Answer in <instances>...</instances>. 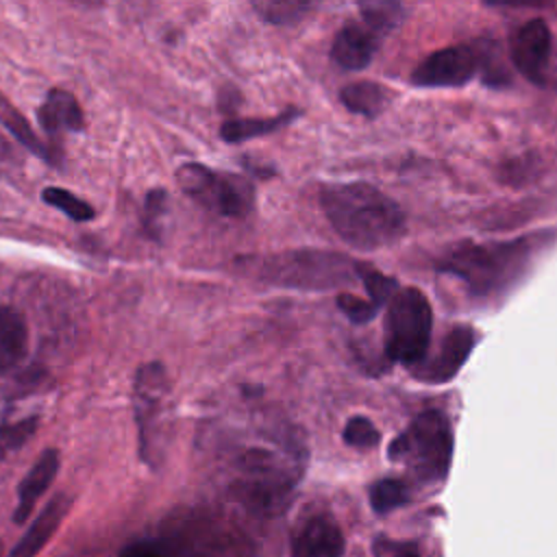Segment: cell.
<instances>
[{
    "label": "cell",
    "mask_w": 557,
    "mask_h": 557,
    "mask_svg": "<svg viewBox=\"0 0 557 557\" xmlns=\"http://www.w3.org/2000/svg\"><path fill=\"white\" fill-rule=\"evenodd\" d=\"M550 30L544 20L524 22L511 35V61L516 70L531 83L542 85L550 57Z\"/></svg>",
    "instance_id": "9"
},
{
    "label": "cell",
    "mask_w": 557,
    "mask_h": 557,
    "mask_svg": "<svg viewBox=\"0 0 557 557\" xmlns=\"http://www.w3.org/2000/svg\"><path fill=\"white\" fill-rule=\"evenodd\" d=\"M320 205L333 231L352 248L372 252L396 244L405 233V211L368 183H333L320 191Z\"/></svg>",
    "instance_id": "1"
},
{
    "label": "cell",
    "mask_w": 557,
    "mask_h": 557,
    "mask_svg": "<svg viewBox=\"0 0 557 557\" xmlns=\"http://www.w3.org/2000/svg\"><path fill=\"white\" fill-rule=\"evenodd\" d=\"M2 548H4V544H2V540H0V555H2Z\"/></svg>",
    "instance_id": "31"
},
{
    "label": "cell",
    "mask_w": 557,
    "mask_h": 557,
    "mask_svg": "<svg viewBox=\"0 0 557 557\" xmlns=\"http://www.w3.org/2000/svg\"><path fill=\"white\" fill-rule=\"evenodd\" d=\"M37 426H39L37 416H28L17 422H4L0 426V459L7 457L9 453L22 448L35 435Z\"/></svg>",
    "instance_id": "26"
},
{
    "label": "cell",
    "mask_w": 557,
    "mask_h": 557,
    "mask_svg": "<svg viewBox=\"0 0 557 557\" xmlns=\"http://www.w3.org/2000/svg\"><path fill=\"white\" fill-rule=\"evenodd\" d=\"M298 115V109H289V111H283L274 117H244V120H228L222 124L220 128V137L224 141H244V139H252V137H259V135H265V133H272L276 128H281L283 124H287L292 117Z\"/></svg>",
    "instance_id": "19"
},
{
    "label": "cell",
    "mask_w": 557,
    "mask_h": 557,
    "mask_svg": "<svg viewBox=\"0 0 557 557\" xmlns=\"http://www.w3.org/2000/svg\"><path fill=\"white\" fill-rule=\"evenodd\" d=\"M337 307L344 311V315L355 322V324H366L376 315V307L370 300H363L352 294H339L337 296Z\"/></svg>",
    "instance_id": "28"
},
{
    "label": "cell",
    "mask_w": 557,
    "mask_h": 557,
    "mask_svg": "<svg viewBox=\"0 0 557 557\" xmlns=\"http://www.w3.org/2000/svg\"><path fill=\"white\" fill-rule=\"evenodd\" d=\"M350 259L329 250H292L270 257L261 276L268 283L294 289H331L352 281Z\"/></svg>",
    "instance_id": "6"
},
{
    "label": "cell",
    "mask_w": 557,
    "mask_h": 557,
    "mask_svg": "<svg viewBox=\"0 0 557 557\" xmlns=\"http://www.w3.org/2000/svg\"><path fill=\"white\" fill-rule=\"evenodd\" d=\"M533 248L535 244L531 237L500 244H463L442 259L440 270L459 276L472 294L490 296L520 276Z\"/></svg>",
    "instance_id": "2"
},
{
    "label": "cell",
    "mask_w": 557,
    "mask_h": 557,
    "mask_svg": "<svg viewBox=\"0 0 557 557\" xmlns=\"http://www.w3.org/2000/svg\"><path fill=\"white\" fill-rule=\"evenodd\" d=\"M363 26L370 28L379 39L392 33L403 20H405V7L398 2H381V0H370L359 4Z\"/></svg>",
    "instance_id": "20"
},
{
    "label": "cell",
    "mask_w": 557,
    "mask_h": 557,
    "mask_svg": "<svg viewBox=\"0 0 557 557\" xmlns=\"http://www.w3.org/2000/svg\"><path fill=\"white\" fill-rule=\"evenodd\" d=\"M28 352V324L22 311L0 305V376L17 368Z\"/></svg>",
    "instance_id": "16"
},
{
    "label": "cell",
    "mask_w": 557,
    "mask_h": 557,
    "mask_svg": "<svg viewBox=\"0 0 557 557\" xmlns=\"http://www.w3.org/2000/svg\"><path fill=\"white\" fill-rule=\"evenodd\" d=\"M176 183L198 205L224 218H244L252 209V187L242 176L215 172L202 163H183L176 170Z\"/></svg>",
    "instance_id": "7"
},
{
    "label": "cell",
    "mask_w": 557,
    "mask_h": 557,
    "mask_svg": "<svg viewBox=\"0 0 557 557\" xmlns=\"http://www.w3.org/2000/svg\"><path fill=\"white\" fill-rule=\"evenodd\" d=\"M168 218V194L165 189H150L144 198L141 226L150 239H161Z\"/></svg>",
    "instance_id": "22"
},
{
    "label": "cell",
    "mask_w": 557,
    "mask_h": 557,
    "mask_svg": "<svg viewBox=\"0 0 557 557\" xmlns=\"http://www.w3.org/2000/svg\"><path fill=\"white\" fill-rule=\"evenodd\" d=\"M355 272L357 276L361 278L368 296H370V302L379 309L383 302H389V298L398 292V283L394 276H387L370 265H355Z\"/></svg>",
    "instance_id": "24"
},
{
    "label": "cell",
    "mask_w": 557,
    "mask_h": 557,
    "mask_svg": "<svg viewBox=\"0 0 557 557\" xmlns=\"http://www.w3.org/2000/svg\"><path fill=\"white\" fill-rule=\"evenodd\" d=\"M39 126L50 137H61L63 133H78L85 128V115L74 98V94L65 89H50L44 102L37 109Z\"/></svg>",
    "instance_id": "14"
},
{
    "label": "cell",
    "mask_w": 557,
    "mask_h": 557,
    "mask_svg": "<svg viewBox=\"0 0 557 557\" xmlns=\"http://www.w3.org/2000/svg\"><path fill=\"white\" fill-rule=\"evenodd\" d=\"M409 500V490L400 479H381L370 490V507L376 513L392 511Z\"/></svg>",
    "instance_id": "23"
},
{
    "label": "cell",
    "mask_w": 557,
    "mask_h": 557,
    "mask_svg": "<svg viewBox=\"0 0 557 557\" xmlns=\"http://www.w3.org/2000/svg\"><path fill=\"white\" fill-rule=\"evenodd\" d=\"M379 46V37L363 24H346L333 39L331 59L344 70L366 67Z\"/></svg>",
    "instance_id": "15"
},
{
    "label": "cell",
    "mask_w": 557,
    "mask_h": 557,
    "mask_svg": "<svg viewBox=\"0 0 557 557\" xmlns=\"http://www.w3.org/2000/svg\"><path fill=\"white\" fill-rule=\"evenodd\" d=\"M387 457L409 466L420 481L444 479L453 457V431L446 416L437 409L418 413L389 444Z\"/></svg>",
    "instance_id": "4"
},
{
    "label": "cell",
    "mask_w": 557,
    "mask_h": 557,
    "mask_svg": "<svg viewBox=\"0 0 557 557\" xmlns=\"http://www.w3.org/2000/svg\"><path fill=\"white\" fill-rule=\"evenodd\" d=\"M41 198H44L46 205L59 209L61 213H65L74 222H89L96 215L94 207L87 200L78 198L74 191L63 189V187H46L41 191Z\"/></svg>",
    "instance_id": "21"
},
{
    "label": "cell",
    "mask_w": 557,
    "mask_h": 557,
    "mask_svg": "<svg viewBox=\"0 0 557 557\" xmlns=\"http://www.w3.org/2000/svg\"><path fill=\"white\" fill-rule=\"evenodd\" d=\"M117 557H161V550L154 542L139 540V542H133L126 548H122V553Z\"/></svg>",
    "instance_id": "29"
},
{
    "label": "cell",
    "mask_w": 557,
    "mask_h": 557,
    "mask_svg": "<svg viewBox=\"0 0 557 557\" xmlns=\"http://www.w3.org/2000/svg\"><path fill=\"white\" fill-rule=\"evenodd\" d=\"M59 472V450L46 448L37 461L30 466L26 476L17 487V507L13 511V522L22 524L30 518L37 500L48 492Z\"/></svg>",
    "instance_id": "13"
},
{
    "label": "cell",
    "mask_w": 557,
    "mask_h": 557,
    "mask_svg": "<svg viewBox=\"0 0 557 557\" xmlns=\"http://www.w3.org/2000/svg\"><path fill=\"white\" fill-rule=\"evenodd\" d=\"M0 124L13 135V139H17L26 150L35 152L37 157H41L48 163H57V154L35 135V131L30 128L28 120L13 109V104L0 94Z\"/></svg>",
    "instance_id": "17"
},
{
    "label": "cell",
    "mask_w": 557,
    "mask_h": 557,
    "mask_svg": "<svg viewBox=\"0 0 557 557\" xmlns=\"http://www.w3.org/2000/svg\"><path fill=\"white\" fill-rule=\"evenodd\" d=\"M67 509H70V496L63 492L54 494L44 505V509L35 516L30 527L15 542V546L11 548V553L7 557H37L44 550V546L48 544V540L54 535V531L59 529Z\"/></svg>",
    "instance_id": "12"
},
{
    "label": "cell",
    "mask_w": 557,
    "mask_h": 557,
    "mask_svg": "<svg viewBox=\"0 0 557 557\" xmlns=\"http://www.w3.org/2000/svg\"><path fill=\"white\" fill-rule=\"evenodd\" d=\"M339 100L350 113L374 117L383 111L387 102V91L374 81H357L339 91Z\"/></svg>",
    "instance_id": "18"
},
{
    "label": "cell",
    "mask_w": 557,
    "mask_h": 557,
    "mask_svg": "<svg viewBox=\"0 0 557 557\" xmlns=\"http://www.w3.org/2000/svg\"><path fill=\"white\" fill-rule=\"evenodd\" d=\"M474 331L466 324L453 326L446 337L442 339L437 352L431 359H424L420 366H416V376L424 383L440 385L448 383L457 376V372L463 368L466 359L472 352L474 346Z\"/></svg>",
    "instance_id": "10"
},
{
    "label": "cell",
    "mask_w": 557,
    "mask_h": 557,
    "mask_svg": "<svg viewBox=\"0 0 557 557\" xmlns=\"http://www.w3.org/2000/svg\"><path fill=\"white\" fill-rule=\"evenodd\" d=\"M252 7L270 24H294L309 11V4L298 0H261Z\"/></svg>",
    "instance_id": "25"
},
{
    "label": "cell",
    "mask_w": 557,
    "mask_h": 557,
    "mask_svg": "<svg viewBox=\"0 0 557 557\" xmlns=\"http://www.w3.org/2000/svg\"><path fill=\"white\" fill-rule=\"evenodd\" d=\"M342 553L344 533L326 513L300 522L289 540V557H342Z\"/></svg>",
    "instance_id": "11"
},
{
    "label": "cell",
    "mask_w": 557,
    "mask_h": 557,
    "mask_svg": "<svg viewBox=\"0 0 557 557\" xmlns=\"http://www.w3.org/2000/svg\"><path fill=\"white\" fill-rule=\"evenodd\" d=\"M381 557H420L411 544H379Z\"/></svg>",
    "instance_id": "30"
},
{
    "label": "cell",
    "mask_w": 557,
    "mask_h": 557,
    "mask_svg": "<svg viewBox=\"0 0 557 557\" xmlns=\"http://www.w3.org/2000/svg\"><path fill=\"white\" fill-rule=\"evenodd\" d=\"M490 52L483 41L457 44L429 54L411 74L418 87H461L483 65H487Z\"/></svg>",
    "instance_id": "8"
},
{
    "label": "cell",
    "mask_w": 557,
    "mask_h": 557,
    "mask_svg": "<svg viewBox=\"0 0 557 557\" xmlns=\"http://www.w3.org/2000/svg\"><path fill=\"white\" fill-rule=\"evenodd\" d=\"M342 437L348 446H355V448H370L379 442V431L376 426L363 418V416H355L346 422L344 431H342Z\"/></svg>",
    "instance_id": "27"
},
{
    "label": "cell",
    "mask_w": 557,
    "mask_h": 557,
    "mask_svg": "<svg viewBox=\"0 0 557 557\" xmlns=\"http://www.w3.org/2000/svg\"><path fill=\"white\" fill-rule=\"evenodd\" d=\"M170 379L159 361H150L137 368L133 381V411L137 422L139 453L146 461H154L161 455L168 429H170Z\"/></svg>",
    "instance_id": "5"
},
{
    "label": "cell",
    "mask_w": 557,
    "mask_h": 557,
    "mask_svg": "<svg viewBox=\"0 0 557 557\" xmlns=\"http://www.w3.org/2000/svg\"><path fill=\"white\" fill-rule=\"evenodd\" d=\"M433 329L431 302L418 287H398L383 322V348L392 361L420 366L429 352Z\"/></svg>",
    "instance_id": "3"
}]
</instances>
